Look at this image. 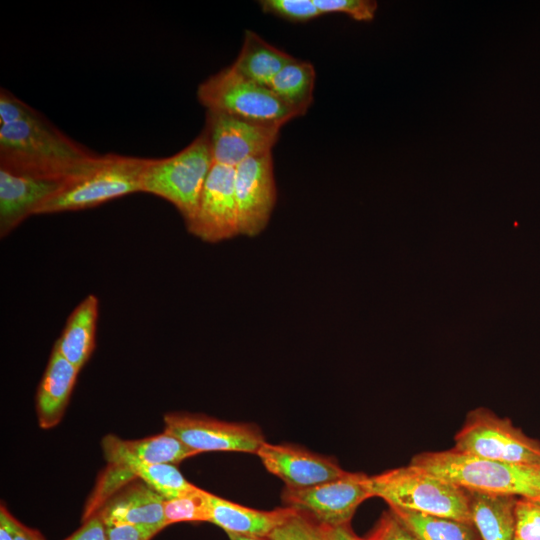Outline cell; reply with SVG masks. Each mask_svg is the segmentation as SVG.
Segmentation results:
<instances>
[{"instance_id": "obj_1", "label": "cell", "mask_w": 540, "mask_h": 540, "mask_svg": "<svg viewBox=\"0 0 540 540\" xmlns=\"http://www.w3.org/2000/svg\"><path fill=\"white\" fill-rule=\"evenodd\" d=\"M97 156L39 112L28 119L0 125V167L66 183Z\"/></svg>"}, {"instance_id": "obj_2", "label": "cell", "mask_w": 540, "mask_h": 540, "mask_svg": "<svg viewBox=\"0 0 540 540\" xmlns=\"http://www.w3.org/2000/svg\"><path fill=\"white\" fill-rule=\"evenodd\" d=\"M467 491L513 495L540 502L535 466L509 464L450 450L423 452L409 463Z\"/></svg>"}, {"instance_id": "obj_3", "label": "cell", "mask_w": 540, "mask_h": 540, "mask_svg": "<svg viewBox=\"0 0 540 540\" xmlns=\"http://www.w3.org/2000/svg\"><path fill=\"white\" fill-rule=\"evenodd\" d=\"M368 488L389 507L472 522L467 490L412 465L369 476Z\"/></svg>"}, {"instance_id": "obj_4", "label": "cell", "mask_w": 540, "mask_h": 540, "mask_svg": "<svg viewBox=\"0 0 540 540\" xmlns=\"http://www.w3.org/2000/svg\"><path fill=\"white\" fill-rule=\"evenodd\" d=\"M147 158L118 154L98 155L79 175L45 202L37 214L75 211L140 192L141 175Z\"/></svg>"}, {"instance_id": "obj_5", "label": "cell", "mask_w": 540, "mask_h": 540, "mask_svg": "<svg viewBox=\"0 0 540 540\" xmlns=\"http://www.w3.org/2000/svg\"><path fill=\"white\" fill-rule=\"evenodd\" d=\"M213 163L207 137L202 131L178 153L161 159H147L141 175L140 192L170 202L186 224L194 215Z\"/></svg>"}, {"instance_id": "obj_6", "label": "cell", "mask_w": 540, "mask_h": 540, "mask_svg": "<svg viewBox=\"0 0 540 540\" xmlns=\"http://www.w3.org/2000/svg\"><path fill=\"white\" fill-rule=\"evenodd\" d=\"M197 98L207 111L267 125L282 127L298 117L268 87L247 79L232 66L201 83Z\"/></svg>"}, {"instance_id": "obj_7", "label": "cell", "mask_w": 540, "mask_h": 540, "mask_svg": "<svg viewBox=\"0 0 540 540\" xmlns=\"http://www.w3.org/2000/svg\"><path fill=\"white\" fill-rule=\"evenodd\" d=\"M453 451L479 458L527 466L540 464V442L508 418L478 407L470 411L454 437Z\"/></svg>"}, {"instance_id": "obj_8", "label": "cell", "mask_w": 540, "mask_h": 540, "mask_svg": "<svg viewBox=\"0 0 540 540\" xmlns=\"http://www.w3.org/2000/svg\"><path fill=\"white\" fill-rule=\"evenodd\" d=\"M364 473L345 475L307 488H288L282 491L285 507L299 511L321 526L350 525L358 506L372 497Z\"/></svg>"}, {"instance_id": "obj_9", "label": "cell", "mask_w": 540, "mask_h": 540, "mask_svg": "<svg viewBox=\"0 0 540 540\" xmlns=\"http://www.w3.org/2000/svg\"><path fill=\"white\" fill-rule=\"evenodd\" d=\"M280 129L279 126L207 111L203 132L214 163L235 168L249 158L271 153Z\"/></svg>"}, {"instance_id": "obj_10", "label": "cell", "mask_w": 540, "mask_h": 540, "mask_svg": "<svg viewBox=\"0 0 540 540\" xmlns=\"http://www.w3.org/2000/svg\"><path fill=\"white\" fill-rule=\"evenodd\" d=\"M167 432L198 453L238 451L257 454L265 442L252 423L225 422L201 414L170 413L164 416Z\"/></svg>"}, {"instance_id": "obj_11", "label": "cell", "mask_w": 540, "mask_h": 540, "mask_svg": "<svg viewBox=\"0 0 540 540\" xmlns=\"http://www.w3.org/2000/svg\"><path fill=\"white\" fill-rule=\"evenodd\" d=\"M235 168L213 163L193 217L186 223L195 237L217 243L239 235Z\"/></svg>"}, {"instance_id": "obj_12", "label": "cell", "mask_w": 540, "mask_h": 540, "mask_svg": "<svg viewBox=\"0 0 540 540\" xmlns=\"http://www.w3.org/2000/svg\"><path fill=\"white\" fill-rule=\"evenodd\" d=\"M239 235L255 237L268 225L277 200L272 154L249 158L235 167Z\"/></svg>"}, {"instance_id": "obj_13", "label": "cell", "mask_w": 540, "mask_h": 540, "mask_svg": "<svg viewBox=\"0 0 540 540\" xmlns=\"http://www.w3.org/2000/svg\"><path fill=\"white\" fill-rule=\"evenodd\" d=\"M256 455L264 467L288 488L311 487L347 473L332 457L294 445H276L265 441Z\"/></svg>"}, {"instance_id": "obj_14", "label": "cell", "mask_w": 540, "mask_h": 540, "mask_svg": "<svg viewBox=\"0 0 540 540\" xmlns=\"http://www.w3.org/2000/svg\"><path fill=\"white\" fill-rule=\"evenodd\" d=\"M65 181L0 167V236L6 237L59 192Z\"/></svg>"}, {"instance_id": "obj_15", "label": "cell", "mask_w": 540, "mask_h": 540, "mask_svg": "<svg viewBox=\"0 0 540 540\" xmlns=\"http://www.w3.org/2000/svg\"><path fill=\"white\" fill-rule=\"evenodd\" d=\"M101 445L109 465L133 462L174 465L199 454L167 432L139 440H123L114 435H107Z\"/></svg>"}, {"instance_id": "obj_16", "label": "cell", "mask_w": 540, "mask_h": 540, "mask_svg": "<svg viewBox=\"0 0 540 540\" xmlns=\"http://www.w3.org/2000/svg\"><path fill=\"white\" fill-rule=\"evenodd\" d=\"M165 498L144 482L121 488L96 511L105 526L150 524L167 527L164 517ZM93 516V515H92Z\"/></svg>"}, {"instance_id": "obj_17", "label": "cell", "mask_w": 540, "mask_h": 540, "mask_svg": "<svg viewBox=\"0 0 540 540\" xmlns=\"http://www.w3.org/2000/svg\"><path fill=\"white\" fill-rule=\"evenodd\" d=\"M79 371L53 346L36 394V412L40 427L49 429L60 422Z\"/></svg>"}, {"instance_id": "obj_18", "label": "cell", "mask_w": 540, "mask_h": 540, "mask_svg": "<svg viewBox=\"0 0 540 540\" xmlns=\"http://www.w3.org/2000/svg\"><path fill=\"white\" fill-rule=\"evenodd\" d=\"M209 522L219 526L226 533H237L267 537L295 510L290 507L261 511L248 508L209 494Z\"/></svg>"}, {"instance_id": "obj_19", "label": "cell", "mask_w": 540, "mask_h": 540, "mask_svg": "<svg viewBox=\"0 0 540 540\" xmlns=\"http://www.w3.org/2000/svg\"><path fill=\"white\" fill-rule=\"evenodd\" d=\"M99 300L87 295L71 312L61 336L54 346L79 370L86 364L95 348Z\"/></svg>"}, {"instance_id": "obj_20", "label": "cell", "mask_w": 540, "mask_h": 540, "mask_svg": "<svg viewBox=\"0 0 540 540\" xmlns=\"http://www.w3.org/2000/svg\"><path fill=\"white\" fill-rule=\"evenodd\" d=\"M472 523L481 540H515L516 496L467 491Z\"/></svg>"}, {"instance_id": "obj_21", "label": "cell", "mask_w": 540, "mask_h": 540, "mask_svg": "<svg viewBox=\"0 0 540 540\" xmlns=\"http://www.w3.org/2000/svg\"><path fill=\"white\" fill-rule=\"evenodd\" d=\"M293 59L254 31L246 30L240 53L231 66L247 79L269 87L277 73Z\"/></svg>"}, {"instance_id": "obj_22", "label": "cell", "mask_w": 540, "mask_h": 540, "mask_svg": "<svg viewBox=\"0 0 540 540\" xmlns=\"http://www.w3.org/2000/svg\"><path fill=\"white\" fill-rule=\"evenodd\" d=\"M315 78L310 62L294 58L277 73L268 88L300 117L313 102Z\"/></svg>"}, {"instance_id": "obj_23", "label": "cell", "mask_w": 540, "mask_h": 540, "mask_svg": "<svg viewBox=\"0 0 540 540\" xmlns=\"http://www.w3.org/2000/svg\"><path fill=\"white\" fill-rule=\"evenodd\" d=\"M389 508L418 540H481L472 522Z\"/></svg>"}, {"instance_id": "obj_24", "label": "cell", "mask_w": 540, "mask_h": 540, "mask_svg": "<svg viewBox=\"0 0 540 540\" xmlns=\"http://www.w3.org/2000/svg\"><path fill=\"white\" fill-rule=\"evenodd\" d=\"M109 465V464H108ZM139 478L162 497L172 499L194 491L197 487L188 482L173 464L128 463L111 465Z\"/></svg>"}, {"instance_id": "obj_25", "label": "cell", "mask_w": 540, "mask_h": 540, "mask_svg": "<svg viewBox=\"0 0 540 540\" xmlns=\"http://www.w3.org/2000/svg\"><path fill=\"white\" fill-rule=\"evenodd\" d=\"M208 492L196 488L194 491L184 495L165 499L164 517L167 526L177 522H209Z\"/></svg>"}, {"instance_id": "obj_26", "label": "cell", "mask_w": 540, "mask_h": 540, "mask_svg": "<svg viewBox=\"0 0 540 540\" xmlns=\"http://www.w3.org/2000/svg\"><path fill=\"white\" fill-rule=\"evenodd\" d=\"M267 537L269 540H329L318 523L296 510Z\"/></svg>"}, {"instance_id": "obj_27", "label": "cell", "mask_w": 540, "mask_h": 540, "mask_svg": "<svg viewBox=\"0 0 540 540\" xmlns=\"http://www.w3.org/2000/svg\"><path fill=\"white\" fill-rule=\"evenodd\" d=\"M259 4L263 12L292 22H307L322 15L313 0H262Z\"/></svg>"}, {"instance_id": "obj_28", "label": "cell", "mask_w": 540, "mask_h": 540, "mask_svg": "<svg viewBox=\"0 0 540 540\" xmlns=\"http://www.w3.org/2000/svg\"><path fill=\"white\" fill-rule=\"evenodd\" d=\"M515 519V540H540V502L518 497Z\"/></svg>"}, {"instance_id": "obj_29", "label": "cell", "mask_w": 540, "mask_h": 540, "mask_svg": "<svg viewBox=\"0 0 540 540\" xmlns=\"http://www.w3.org/2000/svg\"><path fill=\"white\" fill-rule=\"evenodd\" d=\"M322 14L342 13L355 21L369 22L375 17L377 2L371 0H313Z\"/></svg>"}, {"instance_id": "obj_30", "label": "cell", "mask_w": 540, "mask_h": 540, "mask_svg": "<svg viewBox=\"0 0 540 540\" xmlns=\"http://www.w3.org/2000/svg\"><path fill=\"white\" fill-rule=\"evenodd\" d=\"M363 540H418L394 512L384 511L373 530Z\"/></svg>"}, {"instance_id": "obj_31", "label": "cell", "mask_w": 540, "mask_h": 540, "mask_svg": "<svg viewBox=\"0 0 540 540\" xmlns=\"http://www.w3.org/2000/svg\"><path fill=\"white\" fill-rule=\"evenodd\" d=\"M38 113L37 110L17 98L14 94L1 88L0 91V125H7L28 119Z\"/></svg>"}, {"instance_id": "obj_32", "label": "cell", "mask_w": 540, "mask_h": 540, "mask_svg": "<svg viewBox=\"0 0 540 540\" xmlns=\"http://www.w3.org/2000/svg\"><path fill=\"white\" fill-rule=\"evenodd\" d=\"M106 527L107 540H151L164 527L150 524H121Z\"/></svg>"}, {"instance_id": "obj_33", "label": "cell", "mask_w": 540, "mask_h": 540, "mask_svg": "<svg viewBox=\"0 0 540 540\" xmlns=\"http://www.w3.org/2000/svg\"><path fill=\"white\" fill-rule=\"evenodd\" d=\"M64 540H107L105 524L93 515L83 520L82 526Z\"/></svg>"}, {"instance_id": "obj_34", "label": "cell", "mask_w": 540, "mask_h": 540, "mask_svg": "<svg viewBox=\"0 0 540 540\" xmlns=\"http://www.w3.org/2000/svg\"><path fill=\"white\" fill-rule=\"evenodd\" d=\"M9 524L15 540H45L38 530L25 526L10 513Z\"/></svg>"}, {"instance_id": "obj_35", "label": "cell", "mask_w": 540, "mask_h": 540, "mask_svg": "<svg viewBox=\"0 0 540 540\" xmlns=\"http://www.w3.org/2000/svg\"><path fill=\"white\" fill-rule=\"evenodd\" d=\"M321 528L329 540H363L352 531L350 525L339 527L321 526Z\"/></svg>"}, {"instance_id": "obj_36", "label": "cell", "mask_w": 540, "mask_h": 540, "mask_svg": "<svg viewBox=\"0 0 540 540\" xmlns=\"http://www.w3.org/2000/svg\"><path fill=\"white\" fill-rule=\"evenodd\" d=\"M0 540H15L9 524V512L3 505L0 509Z\"/></svg>"}, {"instance_id": "obj_37", "label": "cell", "mask_w": 540, "mask_h": 540, "mask_svg": "<svg viewBox=\"0 0 540 540\" xmlns=\"http://www.w3.org/2000/svg\"><path fill=\"white\" fill-rule=\"evenodd\" d=\"M230 540H269L268 537L245 535L237 533H227Z\"/></svg>"}, {"instance_id": "obj_38", "label": "cell", "mask_w": 540, "mask_h": 540, "mask_svg": "<svg viewBox=\"0 0 540 540\" xmlns=\"http://www.w3.org/2000/svg\"><path fill=\"white\" fill-rule=\"evenodd\" d=\"M535 468H536V470H537L538 474L540 475V464H539V465H537V466H535Z\"/></svg>"}]
</instances>
